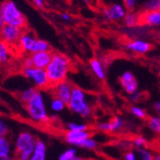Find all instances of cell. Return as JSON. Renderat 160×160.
Here are the masks:
<instances>
[{
  "instance_id": "6da1fadb",
  "label": "cell",
  "mask_w": 160,
  "mask_h": 160,
  "mask_svg": "<svg viewBox=\"0 0 160 160\" xmlns=\"http://www.w3.org/2000/svg\"><path fill=\"white\" fill-rule=\"evenodd\" d=\"M70 61L68 58L60 53H54L51 62L45 68L51 85H55L64 80L70 70Z\"/></svg>"
},
{
  "instance_id": "7a4b0ae2",
  "label": "cell",
  "mask_w": 160,
  "mask_h": 160,
  "mask_svg": "<svg viewBox=\"0 0 160 160\" xmlns=\"http://www.w3.org/2000/svg\"><path fill=\"white\" fill-rule=\"evenodd\" d=\"M5 24H12L20 28L26 26L24 14L12 0H6L0 7V26L3 27Z\"/></svg>"
},
{
  "instance_id": "3957f363",
  "label": "cell",
  "mask_w": 160,
  "mask_h": 160,
  "mask_svg": "<svg viewBox=\"0 0 160 160\" xmlns=\"http://www.w3.org/2000/svg\"><path fill=\"white\" fill-rule=\"evenodd\" d=\"M25 108L29 117L34 122L45 123L49 119L45 102L39 89H37L32 98L25 104Z\"/></svg>"
},
{
  "instance_id": "277c9868",
  "label": "cell",
  "mask_w": 160,
  "mask_h": 160,
  "mask_svg": "<svg viewBox=\"0 0 160 160\" xmlns=\"http://www.w3.org/2000/svg\"><path fill=\"white\" fill-rule=\"evenodd\" d=\"M37 140L35 136L29 132H20L16 139V153L18 157L21 160H29L31 159L34 149L36 146Z\"/></svg>"
},
{
  "instance_id": "5b68a950",
  "label": "cell",
  "mask_w": 160,
  "mask_h": 160,
  "mask_svg": "<svg viewBox=\"0 0 160 160\" xmlns=\"http://www.w3.org/2000/svg\"><path fill=\"white\" fill-rule=\"evenodd\" d=\"M68 108L82 117H88L91 113V108L87 102L85 92L79 88V87H74L72 91L71 99L67 105Z\"/></svg>"
},
{
  "instance_id": "8992f818",
  "label": "cell",
  "mask_w": 160,
  "mask_h": 160,
  "mask_svg": "<svg viewBox=\"0 0 160 160\" xmlns=\"http://www.w3.org/2000/svg\"><path fill=\"white\" fill-rule=\"evenodd\" d=\"M20 49L27 53H36L40 51H50V44L46 41L36 38L31 32H24L18 41Z\"/></svg>"
},
{
  "instance_id": "52a82bcc",
  "label": "cell",
  "mask_w": 160,
  "mask_h": 160,
  "mask_svg": "<svg viewBox=\"0 0 160 160\" xmlns=\"http://www.w3.org/2000/svg\"><path fill=\"white\" fill-rule=\"evenodd\" d=\"M23 76L30 80L38 89H46L51 86L47 72L44 68H38L35 66L24 67L22 69Z\"/></svg>"
},
{
  "instance_id": "ba28073f",
  "label": "cell",
  "mask_w": 160,
  "mask_h": 160,
  "mask_svg": "<svg viewBox=\"0 0 160 160\" xmlns=\"http://www.w3.org/2000/svg\"><path fill=\"white\" fill-rule=\"evenodd\" d=\"M23 34L22 28L12 24H5L1 27V38L4 42L9 45L18 44L21 35Z\"/></svg>"
},
{
  "instance_id": "9c48e42d",
  "label": "cell",
  "mask_w": 160,
  "mask_h": 160,
  "mask_svg": "<svg viewBox=\"0 0 160 160\" xmlns=\"http://www.w3.org/2000/svg\"><path fill=\"white\" fill-rule=\"evenodd\" d=\"M53 86H54V95L58 98L62 99L68 105L69 101L71 99L72 91H73V88H74L73 85L66 80H64Z\"/></svg>"
},
{
  "instance_id": "30bf717a",
  "label": "cell",
  "mask_w": 160,
  "mask_h": 160,
  "mask_svg": "<svg viewBox=\"0 0 160 160\" xmlns=\"http://www.w3.org/2000/svg\"><path fill=\"white\" fill-rule=\"evenodd\" d=\"M120 84L126 93L132 94L138 90V82L135 76L129 71H126L119 78Z\"/></svg>"
},
{
  "instance_id": "8fae6325",
  "label": "cell",
  "mask_w": 160,
  "mask_h": 160,
  "mask_svg": "<svg viewBox=\"0 0 160 160\" xmlns=\"http://www.w3.org/2000/svg\"><path fill=\"white\" fill-rule=\"evenodd\" d=\"M104 14L109 21H118L125 18L127 16V9L124 5L113 4L104 10Z\"/></svg>"
},
{
  "instance_id": "7c38bea8",
  "label": "cell",
  "mask_w": 160,
  "mask_h": 160,
  "mask_svg": "<svg viewBox=\"0 0 160 160\" xmlns=\"http://www.w3.org/2000/svg\"><path fill=\"white\" fill-rule=\"evenodd\" d=\"M90 137V132L88 130H82V132H76V130H68L64 135V140L66 143L72 145V146L81 147L82 142Z\"/></svg>"
},
{
  "instance_id": "4fadbf2b",
  "label": "cell",
  "mask_w": 160,
  "mask_h": 160,
  "mask_svg": "<svg viewBox=\"0 0 160 160\" xmlns=\"http://www.w3.org/2000/svg\"><path fill=\"white\" fill-rule=\"evenodd\" d=\"M53 54L50 51H40L32 53L30 57L33 66L38 68H46L49 62H51Z\"/></svg>"
},
{
  "instance_id": "5bb4252c",
  "label": "cell",
  "mask_w": 160,
  "mask_h": 160,
  "mask_svg": "<svg viewBox=\"0 0 160 160\" xmlns=\"http://www.w3.org/2000/svg\"><path fill=\"white\" fill-rule=\"evenodd\" d=\"M140 25L148 27H160V10L143 12L140 13Z\"/></svg>"
},
{
  "instance_id": "9a60e30c",
  "label": "cell",
  "mask_w": 160,
  "mask_h": 160,
  "mask_svg": "<svg viewBox=\"0 0 160 160\" xmlns=\"http://www.w3.org/2000/svg\"><path fill=\"white\" fill-rule=\"evenodd\" d=\"M126 48L133 53L144 55V54L148 53L152 49V45H151V43H149L146 40L137 38V39H133L132 41L128 42L126 45Z\"/></svg>"
},
{
  "instance_id": "2e32d148",
  "label": "cell",
  "mask_w": 160,
  "mask_h": 160,
  "mask_svg": "<svg viewBox=\"0 0 160 160\" xmlns=\"http://www.w3.org/2000/svg\"><path fill=\"white\" fill-rule=\"evenodd\" d=\"M124 126V121L121 117H114L113 119L107 121V122H101L97 124V128L102 130V132H118Z\"/></svg>"
},
{
  "instance_id": "e0dca14e",
  "label": "cell",
  "mask_w": 160,
  "mask_h": 160,
  "mask_svg": "<svg viewBox=\"0 0 160 160\" xmlns=\"http://www.w3.org/2000/svg\"><path fill=\"white\" fill-rule=\"evenodd\" d=\"M46 154H47V148L45 143L42 140H37L31 160H44L46 159Z\"/></svg>"
},
{
  "instance_id": "ac0fdd59",
  "label": "cell",
  "mask_w": 160,
  "mask_h": 160,
  "mask_svg": "<svg viewBox=\"0 0 160 160\" xmlns=\"http://www.w3.org/2000/svg\"><path fill=\"white\" fill-rule=\"evenodd\" d=\"M12 147L9 140L5 136H0V159L10 160L12 158Z\"/></svg>"
},
{
  "instance_id": "d6986e66",
  "label": "cell",
  "mask_w": 160,
  "mask_h": 160,
  "mask_svg": "<svg viewBox=\"0 0 160 160\" xmlns=\"http://www.w3.org/2000/svg\"><path fill=\"white\" fill-rule=\"evenodd\" d=\"M89 64H90V67L92 69V72L94 73V75L101 81L105 80L106 73H105L104 67H103V65H102L101 62L98 59H92L89 62Z\"/></svg>"
},
{
  "instance_id": "ffe728a7",
  "label": "cell",
  "mask_w": 160,
  "mask_h": 160,
  "mask_svg": "<svg viewBox=\"0 0 160 160\" xmlns=\"http://www.w3.org/2000/svg\"><path fill=\"white\" fill-rule=\"evenodd\" d=\"M123 20L127 27L135 28L136 26L140 25V13H136L132 11H129Z\"/></svg>"
},
{
  "instance_id": "44dd1931",
  "label": "cell",
  "mask_w": 160,
  "mask_h": 160,
  "mask_svg": "<svg viewBox=\"0 0 160 160\" xmlns=\"http://www.w3.org/2000/svg\"><path fill=\"white\" fill-rule=\"evenodd\" d=\"M66 106H67V104L65 102H63L62 99L58 98L56 96L50 102V109L53 112H62V110H64Z\"/></svg>"
},
{
  "instance_id": "7402d4cb",
  "label": "cell",
  "mask_w": 160,
  "mask_h": 160,
  "mask_svg": "<svg viewBox=\"0 0 160 160\" xmlns=\"http://www.w3.org/2000/svg\"><path fill=\"white\" fill-rule=\"evenodd\" d=\"M148 126L152 132L156 134H160V115L150 117L148 119Z\"/></svg>"
},
{
  "instance_id": "603a6c76",
  "label": "cell",
  "mask_w": 160,
  "mask_h": 160,
  "mask_svg": "<svg viewBox=\"0 0 160 160\" xmlns=\"http://www.w3.org/2000/svg\"><path fill=\"white\" fill-rule=\"evenodd\" d=\"M60 160H79L81 159L80 157L77 156V151L74 148H69L65 150L62 153L60 154L59 156Z\"/></svg>"
},
{
  "instance_id": "cb8c5ba5",
  "label": "cell",
  "mask_w": 160,
  "mask_h": 160,
  "mask_svg": "<svg viewBox=\"0 0 160 160\" xmlns=\"http://www.w3.org/2000/svg\"><path fill=\"white\" fill-rule=\"evenodd\" d=\"M37 89L38 88L35 86V87H28V88H26V89L21 91V93L19 94V99H20V101L22 102L24 105L32 98V96L34 95V93L36 92Z\"/></svg>"
},
{
  "instance_id": "d4e9b609",
  "label": "cell",
  "mask_w": 160,
  "mask_h": 160,
  "mask_svg": "<svg viewBox=\"0 0 160 160\" xmlns=\"http://www.w3.org/2000/svg\"><path fill=\"white\" fill-rule=\"evenodd\" d=\"M9 44H7L6 42H4L3 40L0 43V62L1 63H5L8 62L9 60Z\"/></svg>"
},
{
  "instance_id": "484cf974",
  "label": "cell",
  "mask_w": 160,
  "mask_h": 160,
  "mask_svg": "<svg viewBox=\"0 0 160 160\" xmlns=\"http://www.w3.org/2000/svg\"><path fill=\"white\" fill-rule=\"evenodd\" d=\"M145 12L160 10V0H147L143 6Z\"/></svg>"
},
{
  "instance_id": "4316f807",
  "label": "cell",
  "mask_w": 160,
  "mask_h": 160,
  "mask_svg": "<svg viewBox=\"0 0 160 160\" xmlns=\"http://www.w3.org/2000/svg\"><path fill=\"white\" fill-rule=\"evenodd\" d=\"M136 152H137L138 158H140L142 160H152V159H154L153 154L148 149H146V147L137 148L136 149Z\"/></svg>"
},
{
  "instance_id": "83f0119b",
  "label": "cell",
  "mask_w": 160,
  "mask_h": 160,
  "mask_svg": "<svg viewBox=\"0 0 160 160\" xmlns=\"http://www.w3.org/2000/svg\"><path fill=\"white\" fill-rule=\"evenodd\" d=\"M82 149H84V150H88V151H93L97 148V142L94 138H92L91 136L88 137V138H86L82 144L81 145V147Z\"/></svg>"
},
{
  "instance_id": "f1b7e54d",
  "label": "cell",
  "mask_w": 160,
  "mask_h": 160,
  "mask_svg": "<svg viewBox=\"0 0 160 160\" xmlns=\"http://www.w3.org/2000/svg\"><path fill=\"white\" fill-rule=\"evenodd\" d=\"M130 112H132L138 119H146V117H147V113L145 111V109L138 106L130 107Z\"/></svg>"
},
{
  "instance_id": "f546056e",
  "label": "cell",
  "mask_w": 160,
  "mask_h": 160,
  "mask_svg": "<svg viewBox=\"0 0 160 160\" xmlns=\"http://www.w3.org/2000/svg\"><path fill=\"white\" fill-rule=\"evenodd\" d=\"M68 130H76V132H82V130H86L87 126L84 123H77V122H70L67 124Z\"/></svg>"
},
{
  "instance_id": "4dcf8cb0",
  "label": "cell",
  "mask_w": 160,
  "mask_h": 160,
  "mask_svg": "<svg viewBox=\"0 0 160 160\" xmlns=\"http://www.w3.org/2000/svg\"><path fill=\"white\" fill-rule=\"evenodd\" d=\"M138 0H124V6L128 11H133L137 5Z\"/></svg>"
},
{
  "instance_id": "1f68e13d",
  "label": "cell",
  "mask_w": 160,
  "mask_h": 160,
  "mask_svg": "<svg viewBox=\"0 0 160 160\" xmlns=\"http://www.w3.org/2000/svg\"><path fill=\"white\" fill-rule=\"evenodd\" d=\"M133 144L136 148H144V147H146V145H147V140L144 137L139 136V137H136L134 139Z\"/></svg>"
},
{
  "instance_id": "d6a6232c",
  "label": "cell",
  "mask_w": 160,
  "mask_h": 160,
  "mask_svg": "<svg viewBox=\"0 0 160 160\" xmlns=\"http://www.w3.org/2000/svg\"><path fill=\"white\" fill-rule=\"evenodd\" d=\"M8 133V125L4 121H0V136H5Z\"/></svg>"
},
{
  "instance_id": "836d02e7",
  "label": "cell",
  "mask_w": 160,
  "mask_h": 160,
  "mask_svg": "<svg viewBox=\"0 0 160 160\" xmlns=\"http://www.w3.org/2000/svg\"><path fill=\"white\" fill-rule=\"evenodd\" d=\"M141 95H142V93L137 90L132 94H128V98H129L130 102H138L139 99L141 98Z\"/></svg>"
},
{
  "instance_id": "e575fe53",
  "label": "cell",
  "mask_w": 160,
  "mask_h": 160,
  "mask_svg": "<svg viewBox=\"0 0 160 160\" xmlns=\"http://www.w3.org/2000/svg\"><path fill=\"white\" fill-rule=\"evenodd\" d=\"M124 158L126 159V160H135L136 158H137V156H136V154L133 152H127L126 153H125V155H124Z\"/></svg>"
},
{
  "instance_id": "d590c367",
  "label": "cell",
  "mask_w": 160,
  "mask_h": 160,
  "mask_svg": "<svg viewBox=\"0 0 160 160\" xmlns=\"http://www.w3.org/2000/svg\"><path fill=\"white\" fill-rule=\"evenodd\" d=\"M33 3L39 9H42L44 7V2H43V0H32Z\"/></svg>"
},
{
  "instance_id": "8d00e7d4",
  "label": "cell",
  "mask_w": 160,
  "mask_h": 160,
  "mask_svg": "<svg viewBox=\"0 0 160 160\" xmlns=\"http://www.w3.org/2000/svg\"><path fill=\"white\" fill-rule=\"evenodd\" d=\"M153 109L157 113V115H160V101H158L153 104Z\"/></svg>"
},
{
  "instance_id": "74e56055",
  "label": "cell",
  "mask_w": 160,
  "mask_h": 160,
  "mask_svg": "<svg viewBox=\"0 0 160 160\" xmlns=\"http://www.w3.org/2000/svg\"><path fill=\"white\" fill-rule=\"evenodd\" d=\"M62 18L63 19V20H65V21H69L70 20V18H71V17L69 16V14L67 13V12H63V13H62Z\"/></svg>"
},
{
  "instance_id": "f35d334b",
  "label": "cell",
  "mask_w": 160,
  "mask_h": 160,
  "mask_svg": "<svg viewBox=\"0 0 160 160\" xmlns=\"http://www.w3.org/2000/svg\"><path fill=\"white\" fill-rule=\"evenodd\" d=\"M82 1L85 4H88V0H82Z\"/></svg>"
},
{
  "instance_id": "ab89813d",
  "label": "cell",
  "mask_w": 160,
  "mask_h": 160,
  "mask_svg": "<svg viewBox=\"0 0 160 160\" xmlns=\"http://www.w3.org/2000/svg\"><path fill=\"white\" fill-rule=\"evenodd\" d=\"M154 159H157V160H160V154H159V156H155V157H154Z\"/></svg>"
},
{
  "instance_id": "60d3db41",
  "label": "cell",
  "mask_w": 160,
  "mask_h": 160,
  "mask_svg": "<svg viewBox=\"0 0 160 160\" xmlns=\"http://www.w3.org/2000/svg\"><path fill=\"white\" fill-rule=\"evenodd\" d=\"M158 38L160 39V30L158 31Z\"/></svg>"
}]
</instances>
